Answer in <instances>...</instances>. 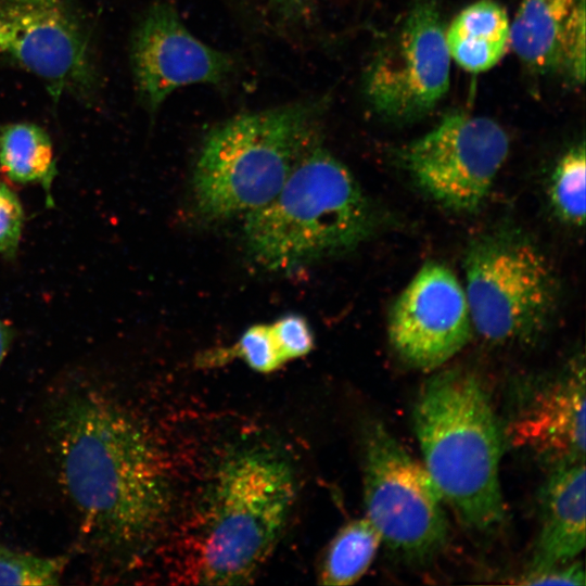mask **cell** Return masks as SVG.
Listing matches in <instances>:
<instances>
[{
  "label": "cell",
  "instance_id": "obj_16",
  "mask_svg": "<svg viewBox=\"0 0 586 586\" xmlns=\"http://www.w3.org/2000/svg\"><path fill=\"white\" fill-rule=\"evenodd\" d=\"M445 38L449 55L463 69L485 72L495 66L509 47L510 21L494 0H477L460 11Z\"/></svg>",
  "mask_w": 586,
  "mask_h": 586
},
{
  "label": "cell",
  "instance_id": "obj_26",
  "mask_svg": "<svg viewBox=\"0 0 586 586\" xmlns=\"http://www.w3.org/2000/svg\"><path fill=\"white\" fill-rule=\"evenodd\" d=\"M12 342L11 329L0 319V366L10 348Z\"/></svg>",
  "mask_w": 586,
  "mask_h": 586
},
{
  "label": "cell",
  "instance_id": "obj_11",
  "mask_svg": "<svg viewBox=\"0 0 586 586\" xmlns=\"http://www.w3.org/2000/svg\"><path fill=\"white\" fill-rule=\"evenodd\" d=\"M500 426L506 444L549 470L585 461L583 354L556 370L517 379Z\"/></svg>",
  "mask_w": 586,
  "mask_h": 586
},
{
  "label": "cell",
  "instance_id": "obj_10",
  "mask_svg": "<svg viewBox=\"0 0 586 586\" xmlns=\"http://www.w3.org/2000/svg\"><path fill=\"white\" fill-rule=\"evenodd\" d=\"M509 149V136L496 120L455 111L405 144L398 160L432 201L472 214L488 196Z\"/></svg>",
  "mask_w": 586,
  "mask_h": 586
},
{
  "label": "cell",
  "instance_id": "obj_2",
  "mask_svg": "<svg viewBox=\"0 0 586 586\" xmlns=\"http://www.w3.org/2000/svg\"><path fill=\"white\" fill-rule=\"evenodd\" d=\"M296 495L289 459L271 445L228 449L200 507L193 577L205 585L245 584L272 553Z\"/></svg>",
  "mask_w": 586,
  "mask_h": 586
},
{
  "label": "cell",
  "instance_id": "obj_1",
  "mask_svg": "<svg viewBox=\"0 0 586 586\" xmlns=\"http://www.w3.org/2000/svg\"><path fill=\"white\" fill-rule=\"evenodd\" d=\"M61 480L84 525L101 543L136 548L161 531L173 502L161 449L117 402L77 391L53 420Z\"/></svg>",
  "mask_w": 586,
  "mask_h": 586
},
{
  "label": "cell",
  "instance_id": "obj_14",
  "mask_svg": "<svg viewBox=\"0 0 586 586\" xmlns=\"http://www.w3.org/2000/svg\"><path fill=\"white\" fill-rule=\"evenodd\" d=\"M585 0H521L509 46L533 74L585 79Z\"/></svg>",
  "mask_w": 586,
  "mask_h": 586
},
{
  "label": "cell",
  "instance_id": "obj_13",
  "mask_svg": "<svg viewBox=\"0 0 586 586\" xmlns=\"http://www.w3.org/2000/svg\"><path fill=\"white\" fill-rule=\"evenodd\" d=\"M473 332L463 284L450 268L430 260L396 297L387 334L408 365L432 370L460 352Z\"/></svg>",
  "mask_w": 586,
  "mask_h": 586
},
{
  "label": "cell",
  "instance_id": "obj_25",
  "mask_svg": "<svg viewBox=\"0 0 586 586\" xmlns=\"http://www.w3.org/2000/svg\"><path fill=\"white\" fill-rule=\"evenodd\" d=\"M270 10L291 26H309L316 17L314 0H265Z\"/></svg>",
  "mask_w": 586,
  "mask_h": 586
},
{
  "label": "cell",
  "instance_id": "obj_12",
  "mask_svg": "<svg viewBox=\"0 0 586 586\" xmlns=\"http://www.w3.org/2000/svg\"><path fill=\"white\" fill-rule=\"evenodd\" d=\"M129 60L137 94L150 114L176 90L225 84L237 69L231 54L193 35L175 5L165 0L152 3L137 23Z\"/></svg>",
  "mask_w": 586,
  "mask_h": 586
},
{
  "label": "cell",
  "instance_id": "obj_20",
  "mask_svg": "<svg viewBox=\"0 0 586 586\" xmlns=\"http://www.w3.org/2000/svg\"><path fill=\"white\" fill-rule=\"evenodd\" d=\"M235 358L262 373L272 372L285 364L270 324L247 328L233 345L205 352L198 358V362L200 367L213 368Z\"/></svg>",
  "mask_w": 586,
  "mask_h": 586
},
{
  "label": "cell",
  "instance_id": "obj_23",
  "mask_svg": "<svg viewBox=\"0 0 586 586\" xmlns=\"http://www.w3.org/2000/svg\"><path fill=\"white\" fill-rule=\"evenodd\" d=\"M24 211L17 194L0 181V255L12 258L18 250Z\"/></svg>",
  "mask_w": 586,
  "mask_h": 586
},
{
  "label": "cell",
  "instance_id": "obj_18",
  "mask_svg": "<svg viewBox=\"0 0 586 586\" xmlns=\"http://www.w3.org/2000/svg\"><path fill=\"white\" fill-rule=\"evenodd\" d=\"M381 543L380 533L367 518L348 522L323 553L319 583L331 586L356 583L369 569Z\"/></svg>",
  "mask_w": 586,
  "mask_h": 586
},
{
  "label": "cell",
  "instance_id": "obj_4",
  "mask_svg": "<svg viewBox=\"0 0 586 586\" xmlns=\"http://www.w3.org/2000/svg\"><path fill=\"white\" fill-rule=\"evenodd\" d=\"M377 226V211L358 181L316 138L278 193L245 214L243 230L258 265L285 271L352 251Z\"/></svg>",
  "mask_w": 586,
  "mask_h": 586
},
{
  "label": "cell",
  "instance_id": "obj_19",
  "mask_svg": "<svg viewBox=\"0 0 586 586\" xmlns=\"http://www.w3.org/2000/svg\"><path fill=\"white\" fill-rule=\"evenodd\" d=\"M585 144L572 145L556 163L548 184V196L556 216L572 227H582L586 211Z\"/></svg>",
  "mask_w": 586,
  "mask_h": 586
},
{
  "label": "cell",
  "instance_id": "obj_15",
  "mask_svg": "<svg viewBox=\"0 0 586 586\" xmlns=\"http://www.w3.org/2000/svg\"><path fill=\"white\" fill-rule=\"evenodd\" d=\"M539 495V532L525 572L572 561L585 547V461L550 470Z\"/></svg>",
  "mask_w": 586,
  "mask_h": 586
},
{
  "label": "cell",
  "instance_id": "obj_5",
  "mask_svg": "<svg viewBox=\"0 0 586 586\" xmlns=\"http://www.w3.org/2000/svg\"><path fill=\"white\" fill-rule=\"evenodd\" d=\"M326 97L245 112L212 128L192 176L198 211L208 219L247 214L281 189L317 138Z\"/></svg>",
  "mask_w": 586,
  "mask_h": 586
},
{
  "label": "cell",
  "instance_id": "obj_21",
  "mask_svg": "<svg viewBox=\"0 0 586 586\" xmlns=\"http://www.w3.org/2000/svg\"><path fill=\"white\" fill-rule=\"evenodd\" d=\"M66 561L65 557L37 556L0 543V585H58Z\"/></svg>",
  "mask_w": 586,
  "mask_h": 586
},
{
  "label": "cell",
  "instance_id": "obj_17",
  "mask_svg": "<svg viewBox=\"0 0 586 586\" xmlns=\"http://www.w3.org/2000/svg\"><path fill=\"white\" fill-rule=\"evenodd\" d=\"M0 168L15 183L40 184L47 203L53 204L51 187L56 175V160L48 132L40 126L11 123L0 128Z\"/></svg>",
  "mask_w": 586,
  "mask_h": 586
},
{
  "label": "cell",
  "instance_id": "obj_24",
  "mask_svg": "<svg viewBox=\"0 0 586 586\" xmlns=\"http://www.w3.org/2000/svg\"><path fill=\"white\" fill-rule=\"evenodd\" d=\"M518 582L522 585H585L582 563L568 562L536 572H525Z\"/></svg>",
  "mask_w": 586,
  "mask_h": 586
},
{
  "label": "cell",
  "instance_id": "obj_8",
  "mask_svg": "<svg viewBox=\"0 0 586 586\" xmlns=\"http://www.w3.org/2000/svg\"><path fill=\"white\" fill-rule=\"evenodd\" d=\"M450 61L436 0H412L367 63L362 95L386 122L419 120L447 93Z\"/></svg>",
  "mask_w": 586,
  "mask_h": 586
},
{
  "label": "cell",
  "instance_id": "obj_9",
  "mask_svg": "<svg viewBox=\"0 0 586 586\" xmlns=\"http://www.w3.org/2000/svg\"><path fill=\"white\" fill-rule=\"evenodd\" d=\"M0 54L38 77L54 101L97 100L91 31L75 0H0Z\"/></svg>",
  "mask_w": 586,
  "mask_h": 586
},
{
  "label": "cell",
  "instance_id": "obj_7",
  "mask_svg": "<svg viewBox=\"0 0 586 586\" xmlns=\"http://www.w3.org/2000/svg\"><path fill=\"white\" fill-rule=\"evenodd\" d=\"M361 447L366 518L404 560H430L448 536L437 486L380 421L366 423Z\"/></svg>",
  "mask_w": 586,
  "mask_h": 586
},
{
  "label": "cell",
  "instance_id": "obj_22",
  "mask_svg": "<svg viewBox=\"0 0 586 586\" xmlns=\"http://www.w3.org/2000/svg\"><path fill=\"white\" fill-rule=\"evenodd\" d=\"M270 328L285 364L307 355L314 347V333L301 315L282 316L270 323Z\"/></svg>",
  "mask_w": 586,
  "mask_h": 586
},
{
  "label": "cell",
  "instance_id": "obj_6",
  "mask_svg": "<svg viewBox=\"0 0 586 586\" xmlns=\"http://www.w3.org/2000/svg\"><path fill=\"white\" fill-rule=\"evenodd\" d=\"M463 267L472 327L484 341L526 346L542 337L557 310L559 282L532 238L513 228L481 233Z\"/></svg>",
  "mask_w": 586,
  "mask_h": 586
},
{
  "label": "cell",
  "instance_id": "obj_3",
  "mask_svg": "<svg viewBox=\"0 0 586 586\" xmlns=\"http://www.w3.org/2000/svg\"><path fill=\"white\" fill-rule=\"evenodd\" d=\"M413 424L424 468L470 530L491 534L505 522L499 483L504 444L499 421L475 374L450 368L428 379Z\"/></svg>",
  "mask_w": 586,
  "mask_h": 586
}]
</instances>
